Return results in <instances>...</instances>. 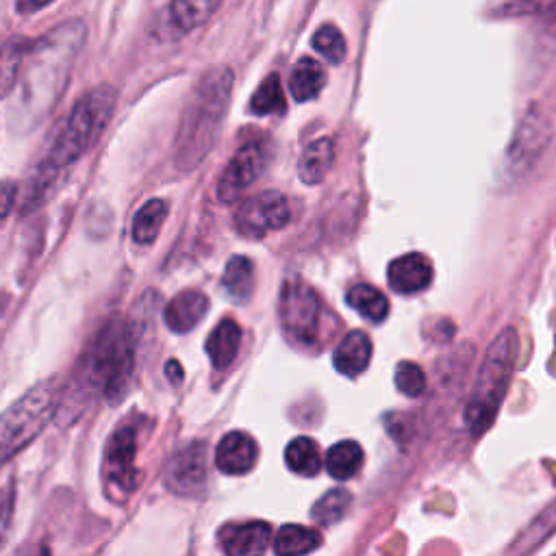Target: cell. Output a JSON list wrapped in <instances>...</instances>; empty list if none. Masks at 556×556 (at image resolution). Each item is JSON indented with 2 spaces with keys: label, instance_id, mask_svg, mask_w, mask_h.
<instances>
[{
  "label": "cell",
  "instance_id": "cell-1",
  "mask_svg": "<svg viewBox=\"0 0 556 556\" xmlns=\"http://www.w3.org/2000/svg\"><path fill=\"white\" fill-rule=\"evenodd\" d=\"M85 33L81 20H68L57 24L40 40H31L16 83V87H20L16 109L18 124L31 129L55 107L57 98L66 90L74 59L83 48Z\"/></svg>",
  "mask_w": 556,
  "mask_h": 556
},
{
  "label": "cell",
  "instance_id": "cell-2",
  "mask_svg": "<svg viewBox=\"0 0 556 556\" xmlns=\"http://www.w3.org/2000/svg\"><path fill=\"white\" fill-rule=\"evenodd\" d=\"M233 70L211 68L198 81L183 111L179 135H176V166L189 172L198 168L213 148L222 129L233 94Z\"/></svg>",
  "mask_w": 556,
  "mask_h": 556
},
{
  "label": "cell",
  "instance_id": "cell-3",
  "mask_svg": "<svg viewBox=\"0 0 556 556\" xmlns=\"http://www.w3.org/2000/svg\"><path fill=\"white\" fill-rule=\"evenodd\" d=\"M118 94L111 85L94 87L87 92L66 118L53 146H50L46 161L42 163V179H50L59 170H66L74 161H79L90 150L96 139L103 135L107 124L116 111Z\"/></svg>",
  "mask_w": 556,
  "mask_h": 556
},
{
  "label": "cell",
  "instance_id": "cell-4",
  "mask_svg": "<svg viewBox=\"0 0 556 556\" xmlns=\"http://www.w3.org/2000/svg\"><path fill=\"white\" fill-rule=\"evenodd\" d=\"M135 372V333L122 318L109 320L100 328L94 346L81 363L83 381L109 402H120L129 391Z\"/></svg>",
  "mask_w": 556,
  "mask_h": 556
},
{
  "label": "cell",
  "instance_id": "cell-5",
  "mask_svg": "<svg viewBox=\"0 0 556 556\" xmlns=\"http://www.w3.org/2000/svg\"><path fill=\"white\" fill-rule=\"evenodd\" d=\"M517 361V333L513 328L502 331L494 344L489 346L480 372L476 376V385L472 391V398L465 409V424L472 435L485 433L494 424L500 402L507 394V387L511 381V374L515 370Z\"/></svg>",
  "mask_w": 556,
  "mask_h": 556
},
{
  "label": "cell",
  "instance_id": "cell-6",
  "mask_svg": "<svg viewBox=\"0 0 556 556\" xmlns=\"http://www.w3.org/2000/svg\"><path fill=\"white\" fill-rule=\"evenodd\" d=\"M57 387L40 383L0 415V467L27 448L57 411Z\"/></svg>",
  "mask_w": 556,
  "mask_h": 556
},
{
  "label": "cell",
  "instance_id": "cell-7",
  "mask_svg": "<svg viewBox=\"0 0 556 556\" xmlns=\"http://www.w3.org/2000/svg\"><path fill=\"white\" fill-rule=\"evenodd\" d=\"M320 298L302 278H289L281 287L278 318L285 335L300 346H311L320 331Z\"/></svg>",
  "mask_w": 556,
  "mask_h": 556
},
{
  "label": "cell",
  "instance_id": "cell-8",
  "mask_svg": "<svg viewBox=\"0 0 556 556\" xmlns=\"http://www.w3.org/2000/svg\"><path fill=\"white\" fill-rule=\"evenodd\" d=\"M137 428L131 424L120 426L107 441L105 450V483L109 496L116 502H124L135 494L142 480L137 467Z\"/></svg>",
  "mask_w": 556,
  "mask_h": 556
},
{
  "label": "cell",
  "instance_id": "cell-9",
  "mask_svg": "<svg viewBox=\"0 0 556 556\" xmlns=\"http://www.w3.org/2000/svg\"><path fill=\"white\" fill-rule=\"evenodd\" d=\"M292 220L289 202L281 192H261L246 198L235 213V229L239 235L259 239L281 231Z\"/></svg>",
  "mask_w": 556,
  "mask_h": 556
},
{
  "label": "cell",
  "instance_id": "cell-10",
  "mask_svg": "<svg viewBox=\"0 0 556 556\" xmlns=\"http://www.w3.org/2000/svg\"><path fill=\"white\" fill-rule=\"evenodd\" d=\"M207 444L192 441L179 450L166 467V487L172 494L196 496L207 485Z\"/></svg>",
  "mask_w": 556,
  "mask_h": 556
},
{
  "label": "cell",
  "instance_id": "cell-11",
  "mask_svg": "<svg viewBox=\"0 0 556 556\" xmlns=\"http://www.w3.org/2000/svg\"><path fill=\"white\" fill-rule=\"evenodd\" d=\"M265 166V155L259 144L250 142L237 150L235 157L224 168L222 179L218 183V198L222 202H233L239 194L255 183Z\"/></svg>",
  "mask_w": 556,
  "mask_h": 556
},
{
  "label": "cell",
  "instance_id": "cell-12",
  "mask_svg": "<svg viewBox=\"0 0 556 556\" xmlns=\"http://www.w3.org/2000/svg\"><path fill=\"white\" fill-rule=\"evenodd\" d=\"M389 287L402 296L420 294L433 283V265L424 255H404L389 265Z\"/></svg>",
  "mask_w": 556,
  "mask_h": 556
},
{
  "label": "cell",
  "instance_id": "cell-13",
  "mask_svg": "<svg viewBox=\"0 0 556 556\" xmlns=\"http://www.w3.org/2000/svg\"><path fill=\"white\" fill-rule=\"evenodd\" d=\"M272 528L268 522H248L233 524L220 530V543L226 554L233 556H252L263 554L270 548Z\"/></svg>",
  "mask_w": 556,
  "mask_h": 556
},
{
  "label": "cell",
  "instance_id": "cell-14",
  "mask_svg": "<svg viewBox=\"0 0 556 556\" xmlns=\"http://www.w3.org/2000/svg\"><path fill=\"white\" fill-rule=\"evenodd\" d=\"M257 441L246 433H229L224 435L216 450V465L224 474H248L257 463Z\"/></svg>",
  "mask_w": 556,
  "mask_h": 556
},
{
  "label": "cell",
  "instance_id": "cell-15",
  "mask_svg": "<svg viewBox=\"0 0 556 556\" xmlns=\"http://www.w3.org/2000/svg\"><path fill=\"white\" fill-rule=\"evenodd\" d=\"M209 311V298L198 292V289H185L179 296H174L166 311H163V320H166L172 333H189L202 322Z\"/></svg>",
  "mask_w": 556,
  "mask_h": 556
},
{
  "label": "cell",
  "instance_id": "cell-16",
  "mask_svg": "<svg viewBox=\"0 0 556 556\" xmlns=\"http://www.w3.org/2000/svg\"><path fill=\"white\" fill-rule=\"evenodd\" d=\"M372 361V339L363 331L348 333L335 348L333 363L335 370L344 376L355 378L368 370Z\"/></svg>",
  "mask_w": 556,
  "mask_h": 556
},
{
  "label": "cell",
  "instance_id": "cell-17",
  "mask_svg": "<svg viewBox=\"0 0 556 556\" xmlns=\"http://www.w3.org/2000/svg\"><path fill=\"white\" fill-rule=\"evenodd\" d=\"M222 0H172L168 22L176 35H187L207 24L220 9Z\"/></svg>",
  "mask_w": 556,
  "mask_h": 556
},
{
  "label": "cell",
  "instance_id": "cell-18",
  "mask_svg": "<svg viewBox=\"0 0 556 556\" xmlns=\"http://www.w3.org/2000/svg\"><path fill=\"white\" fill-rule=\"evenodd\" d=\"M239 346H242V328L235 320H222L207 339V355L213 368L226 370L233 365L239 355Z\"/></svg>",
  "mask_w": 556,
  "mask_h": 556
},
{
  "label": "cell",
  "instance_id": "cell-19",
  "mask_svg": "<svg viewBox=\"0 0 556 556\" xmlns=\"http://www.w3.org/2000/svg\"><path fill=\"white\" fill-rule=\"evenodd\" d=\"M335 161V146L333 139L322 137L315 139L313 144H309L302 153L300 161H298V174L302 183L307 185H318L326 179L328 170H331Z\"/></svg>",
  "mask_w": 556,
  "mask_h": 556
},
{
  "label": "cell",
  "instance_id": "cell-20",
  "mask_svg": "<svg viewBox=\"0 0 556 556\" xmlns=\"http://www.w3.org/2000/svg\"><path fill=\"white\" fill-rule=\"evenodd\" d=\"M324 85H326L324 68L315 59L302 57L292 70V79H289V90H292V96L298 100V103H307V100H313L322 92Z\"/></svg>",
  "mask_w": 556,
  "mask_h": 556
},
{
  "label": "cell",
  "instance_id": "cell-21",
  "mask_svg": "<svg viewBox=\"0 0 556 556\" xmlns=\"http://www.w3.org/2000/svg\"><path fill=\"white\" fill-rule=\"evenodd\" d=\"M29 44L31 40H27V37H11V40L0 46V98H7L16 90Z\"/></svg>",
  "mask_w": 556,
  "mask_h": 556
},
{
  "label": "cell",
  "instance_id": "cell-22",
  "mask_svg": "<svg viewBox=\"0 0 556 556\" xmlns=\"http://www.w3.org/2000/svg\"><path fill=\"white\" fill-rule=\"evenodd\" d=\"M168 218V205L163 200L155 198V200H148L146 205L135 213L133 218V242L139 246H148L153 244L155 239L161 233V226Z\"/></svg>",
  "mask_w": 556,
  "mask_h": 556
},
{
  "label": "cell",
  "instance_id": "cell-23",
  "mask_svg": "<svg viewBox=\"0 0 556 556\" xmlns=\"http://www.w3.org/2000/svg\"><path fill=\"white\" fill-rule=\"evenodd\" d=\"M222 285L231 300L246 302L252 296V289H255V265L248 257H233L226 263Z\"/></svg>",
  "mask_w": 556,
  "mask_h": 556
},
{
  "label": "cell",
  "instance_id": "cell-24",
  "mask_svg": "<svg viewBox=\"0 0 556 556\" xmlns=\"http://www.w3.org/2000/svg\"><path fill=\"white\" fill-rule=\"evenodd\" d=\"M322 537L318 530L298 526V524H287L274 539V552L281 556H294V554H309L315 548H320Z\"/></svg>",
  "mask_w": 556,
  "mask_h": 556
},
{
  "label": "cell",
  "instance_id": "cell-25",
  "mask_svg": "<svg viewBox=\"0 0 556 556\" xmlns=\"http://www.w3.org/2000/svg\"><path fill=\"white\" fill-rule=\"evenodd\" d=\"M285 463L298 476H315L322 470V454L318 444L309 437H298L285 450Z\"/></svg>",
  "mask_w": 556,
  "mask_h": 556
},
{
  "label": "cell",
  "instance_id": "cell-26",
  "mask_svg": "<svg viewBox=\"0 0 556 556\" xmlns=\"http://www.w3.org/2000/svg\"><path fill=\"white\" fill-rule=\"evenodd\" d=\"M363 465V450L357 441H339L326 454V470L335 480H348Z\"/></svg>",
  "mask_w": 556,
  "mask_h": 556
},
{
  "label": "cell",
  "instance_id": "cell-27",
  "mask_svg": "<svg viewBox=\"0 0 556 556\" xmlns=\"http://www.w3.org/2000/svg\"><path fill=\"white\" fill-rule=\"evenodd\" d=\"M346 300L352 309L359 311L370 322H383L389 313V300L372 285H355L348 292Z\"/></svg>",
  "mask_w": 556,
  "mask_h": 556
},
{
  "label": "cell",
  "instance_id": "cell-28",
  "mask_svg": "<svg viewBox=\"0 0 556 556\" xmlns=\"http://www.w3.org/2000/svg\"><path fill=\"white\" fill-rule=\"evenodd\" d=\"M287 100L281 79L278 74H270L265 77V81L257 87L255 96L250 100V111L257 113V116H274V113H285Z\"/></svg>",
  "mask_w": 556,
  "mask_h": 556
},
{
  "label": "cell",
  "instance_id": "cell-29",
  "mask_svg": "<svg viewBox=\"0 0 556 556\" xmlns=\"http://www.w3.org/2000/svg\"><path fill=\"white\" fill-rule=\"evenodd\" d=\"M350 502L352 496L348 494L346 489H333L324 494L318 502H315V507L311 509V517L313 522H318L322 526H333L339 520H344V515L350 509Z\"/></svg>",
  "mask_w": 556,
  "mask_h": 556
},
{
  "label": "cell",
  "instance_id": "cell-30",
  "mask_svg": "<svg viewBox=\"0 0 556 556\" xmlns=\"http://www.w3.org/2000/svg\"><path fill=\"white\" fill-rule=\"evenodd\" d=\"M556 530V500L552 502V507H548L543 511L537 520L528 526L526 533L517 539V543L513 546L515 552H533L539 543L546 541Z\"/></svg>",
  "mask_w": 556,
  "mask_h": 556
},
{
  "label": "cell",
  "instance_id": "cell-31",
  "mask_svg": "<svg viewBox=\"0 0 556 556\" xmlns=\"http://www.w3.org/2000/svg\"><path fill=\"white\" fill-rule=\"evenodd\" d=\"M313 48L331 63H341L346 59V53H348L344 35H341V31L337 27H333V24H324L322 29L315 31Z\"/></svg>",
  "mask_w": 556,
  "mask_h": 556
},
{
  "label": "cell",
  "instance_id": "cell-32",
  "mask_svg": "<svg viewBox=\"0 0 556 556\" xmlns=\"http://www.w3.org/2000/svg\"><path fill=\"white\" fill-rule=\"evenodd\" d=\"M396 387L398 391H402L404 396L409 398H417L424 394L426 389V374L420 368V365H415L411 361H404L398 365L396 370Z\"/></svg>",
  "mask_w": 556,
  "mask_h": 556
},
{
  "label": "cell",
  "instance_id": "cell-33",
  "mask_svg": "<svg viewBox=\"0 0 556 556\" xmlns=\"http://www.w3.org/2000/svg\"><path fill=\"white\" fill-rule=\"evenodd\" d=\"M11 513H14V485H5V489H0V546L11 524Z\"/></svg>",
  "mask_w": 556,
  "mask_h": 556
},
{
  "label": "cell",
  "instance_id": "cell-34",
  "mask_svg": "<svg viewBox=\"0 0 556 556\" xmlns=\"http://www.w3.org/2000/svg\"><path fill=\"white\" fill-rule=\"evenodd\" d=\"M18 196V185L14 181H0V218H7Z\"/></svg>",
  "mask_w": 556,
  "mask_h": 556
},
{
  "label": "cell",
  "instance_id": "cell-35",
  "mask_svg": "<svg viewBox=\"0 0 556 556\" xmlns=\"http://www.w3.org/2000/svg\"><path fill=\"white\" fill-rule=\"evenodd\" d=\"M50 3H55V0H20L18 11L20 14H35V11L48 7Z\"/></svg>",
  "mask_w": 556,
  "mask_h": 556
},
{
  "label": "cell",
  "instance_id": "cell-36",
  "mask_svg": "<svg viewBox=\"0 0 556 556\" xmlns=\"http://www.w3.org/2000/svg\"><path fill=\"white\" fill-rule=\"evenodd\" d=\"M166 372H168L170 381H172L174 385H179V383L183 381V370H181V365L176 363V361H170V363L166 365Z\"/></svg>",
  "mask_w": 556,
  "mask_h": 556
}]
</instances>
